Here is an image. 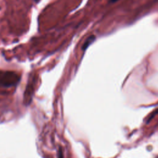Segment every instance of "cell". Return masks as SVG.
Returning <instances> with one entry per match:
<instances>
[{"mask_svg":"<svg viewBox=\"0 0 158 158\" xmlns=\"http://www.w3.org/2000/svg\"><path fill=\"white\" fill-rule=\"evenodd\" d=\"M111 1V2H115V1H118V0H110Z\"/></svg>","mask_w":158,"mask_h":158,"instance_id":"4","label":"cell"},{"mask_svg":"<svg viewBox=\"0 0 158 158\" xmlns=\"http://www.w3.org/2000/svg\"><path fill=\"white\" fill-rule=\"evenodd\" d=\"M20 77L14 72L0 70V88H10L17 85Z\"/></svg>","mask_w":158,"mask_h":158,"instance_id":"1","label":"cell"},{"mask_svg":"<svg viewBox=\"0 0 158 158\" xmlns=\"http://www.w3.org/2000/svg\"><path fill=\"white\" fill-rule=\"evenodd\" d=\"M36 81V77L34 75L32 77H30V80L28 81L25 93H24V101L25 104L28 105L30 103L33 93L34 91V87L35 86Z\"/></svg>","mask_w":158,"mask_h":158,"instance_id":"2","label":"cell"},{"mask_svg":"<svg viewBox=\"0 0 158 158\" xmlns=\"http://www.w3.org/2000/svg\"><path fill=\"white\" fill-rule=\"evenodd\" d=\"M95 40V36L94 35H91V36H89L87 39L85 41V43L83 44V46H82V49L83 50H85Z\"/></svg>","mask_w":158,"mask_h":158,"instance_id":"3","label":"cell"}]
</instances>
